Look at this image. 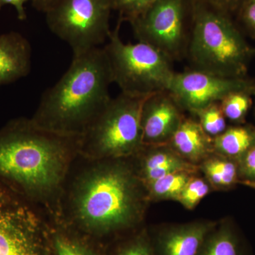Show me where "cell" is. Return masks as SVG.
Listing matches in <instances>:
<instances>
[{
	"label": "cell",
	"instance_id": "cell-8",
	"mask_svg": "<svg viewBox=\"0 0 255 255\" xmlns=\"http://www.w3.org/2000/svg\"><path fill=\"white\" fill-rule=\"evenodd\" d=\"M0 255H55L50 228L29 201L1 182Z\"/></svg>",
	"mask_w": 255,
	"mask_h": 255
},
{
	"label": "cell",
	"instance_id": "cell-26",
	"mask_svg": "<svg viewBox=\"0 0 255 255\" xmlns=\"http://www.w3.org/2000/svg\"><path fill=\"white\" fill-rule=\"evenodd\" d=\"M115 255H155L150 242L138 236L121 248Z\"/></svg>",
	"mask_w": 255,
	"mask_h": 255
},
{
	"label": "cell",
	"instance_id": "cell-16",
	"mask_svg": "<svg viewBox=\"0 0 255 255\" xmlns=\"http://www.w3.org/2000/svg\"><path fill=\"white\" fill-rule=\"evenodd\" d=\"M55 221V227L50 228L55 255H98L63 220L57 218Z\"/></svg>",
	"mask_w": 255,
	"mask_h": 255
},
{
	"label": "cell",
	"instance_id": "cell-5",
	"mask_svg": "<svg viewBox=\"0 0 255 255\" xmlns=\"http://www.w3.org/2000/svg\"><path fill=\"white\" fill-rule=\"evenodd\" d=\"M145 98L121 93L111 99L82 134L79 155L90 161L122 159L141 150Z\"/></svg>",
	"mask_w": 255,
	"mask_h": 255
},
{
	"label": "cell",
	"instance_id": "cell-23",
	"mask_svg": "<svg viewBox=\"0 0 255 255\" xmlns=\"http://www.w3.org/2000/svg\"><path fill=\"white\" fill-rule=\"evenodd\" d=\"M209 191V186L202 179H189L178 200L188 209H191L207 195Z\"/></svg>",
	"mask_w": 255,
	"mask_h": 255
},
{
	"label": "cell",
	"instance_id": "cell-3",
	"mask_svg": "<svg viewBox=\"0 0 255 255\" xmlns=\"http://www.w3.org/2000/svg\"><path fill=\"white\" fill-rule=\"evenodd\" d=\"M112 83L103 48L73 55L63 76L42 95L31 119L49 131L82 135L112 99Z\"/></svg>",
	"mask_w": 255,
	"mask_h": 255
},
{
	"label": "cell",
	"instance_id": "cell-9",
	"mask_svg": "<svg viewBox=\"0 0 255 255\" xmlns=\"http://www.w3.org/2000/svg\"><path fill=\"white\" fill-rule=\"evenodd\" d=\"M194 0H157L130 22L137 41L147 43L169 60L187 54Z\"/></svg>",
	"mask_w": 255,
	"mask_h": 255
},
{
	"label": "cell",
	"instance_id": "cell-15",
	"mask_svg": "<svg viewBox=\"0 0 255 255\" xmlns=\"http://www.w3.org/2000/svg\"><path fill=\"white\" fill-rule=\"evenodd\" d=\"M255 143V128L238 126L215 137L214 147L222 155L237 161Z\"/></svg>",
	"mask_w": 255,
	"mask_h": 255
},
{
	"label": "cell",
	"instance_id": "cell-4",
	"mask_svg": "<svg viewBox=\"0 0 255 255\" xmlns=\"http://www.w3.org/2000/svg\"><path fill=\"white\" fill-rule=\"evenodd\" d=\"M196 70L226 78H247L255 49L231 14L194 0L187 54Z\"/></svg>",
	"mask_w": 255,
	"mask_h": 255
},
{
	"label": "cell",
	"instance_id": "cell-21",
	"mask_svg": "<svg viewBox=\"0 0 255 255\" xmlns=\"http://www.w3.org/2000/svg\"><path fill=\"white\" fill-rule=\"evenodd\" d=\"M203 130L209 136L216 137L226 129V117L219 103L208 106L196 112Z\"/></svg>",
	"mask_w": 255,
	"mask_h": 255
},
{
	"label": "cell",
	"instance_id": "cell-28",
	"mask_svg": "<svg viewBox=\"0 0 255 255\" xmlns=\"http://www.w3.org/2000/svg\"><path fill=\"white\" fill-rule=\"evenodd\" d=\"M208 4L218 9L223 10L228 14L237 13L238 9L244 0H203Z\"/></svg>",
	"mask_w": 255,
	"mask_h": 255
},
{
	"label": "cell",
	"instance_id": "cell-31",
	"mask_svg": "<svg viewBox=\"0 0 255 255\" xmlns=\"http://www.w3.org/2000/svg\"><path fill=\"white\" fill-rule=\"evenodd\" d=\"M241 183L243 185L248 186V187L255 189V181H244V182H241Z\"/></svg>",
	"mask_w": 255,
	"mask_h": 255
},
{
	"label": "cell",
	"instance_id": "cell-22",
	"mask_svg": "<svg viewBox=\"0 0 255 255\" xmlns=\"http://www.w3.org/2000/svg\"><path fill=\"white\" fill-rule=\"evenodd\" d=\"M157 0H112L113 10L117 11L122 21H133L145 12Z\"/></svg>",
	"mask_w": 255,
	"mask_h": 255
},
{
	"label": "cell",
	"instance_id": "cell-32",
	"mask_svg": "<svg viewBox=\"0 0 255 255\" xmlns=\"http://www.w3.org/2000/svg\"><path fill=\"white\" fill-rule=\"evenodd\" d=\"M1 7H2V6H1V3H0V9H1Z\"/></svg>",
	"mask_w": 255,
	"mask_h": 255
},
{
	"label": "cell",
	"instance_id": "cell-10",
	"mask_svg": "<svg viewBox=\"0 0 255 255\" xmlns=\"http://www.w3.org/2000/svg\"><path fill=\"white\" fill-rule=\"evenodd\" d=\"M246 91L255 96V82L248 78H226L193 69L174 74L168 92L179 107L196 113L219 103L233 92Z\"/></svg>",
	"mask_w": 255,
	"mask_h": 255
},
{
	"label": "cell",
	"instance_id": "cell-14",
	"mask_svg": "<svg viewBox=\"0 0 255 255\" xmlns=\"http://www.w3.org/2000/svg\"><path fill=\"white\" fill-rule=\"evenodd\" d=\"M170 140L178 152L191 159L204 157L212 146L209 135L191 119H182Z\"/></svg>",
	"mask_w": 255,
	"mask_h": 255
},
{
	"label": "cell",
	"instance_id": "cell-20",
	"mask_svg": "<svg viewBox=\"0 0 255 255\" xmlns=\"http://www.w3.org/2000/svg\"><path fill=\"white\" fill-rule=\"evenodd\" d=\"M253 96L251 92L246 91L233 92L226 96L220 102L225 117L236 123L244 122L253 105Z\"/></svg>",
	"mask_w": 255,
	"mask_h": 255
},
{
	"label": "cell",
	"instance_id": "cell-25",
	"mask_svg": "<svg viewBox=\"0 0 255 255\" xmlns=\"http://www.w3.org/2000/svg\"><path fill=\"white\" fill-rule=\"evenodd\" d=\"M237 14L243 27L255 38V0H244L238 10Z\"/></svg>",
	"mask_w": 255,
	"mask_h": 255
},
{
	"label": "cell",
	"instance_id": "cell-6",
	"mask_svg": "<svg viewBox=\"0 0 255 255\" xmlns=\"http://www.w3.org/2000/svg\"><path fill=\"white\" fill-rule=\"evenodd\" d=\"M122 22L119 18L117 27L111 31L108 43L103 47L112 81L122 93L132 97H146L168 91L175 74L172 60L147 43H124L119 34Z\"/></svg>",
	"mask_w": 255,
	"mask_h": 255
},
{
	"label": "cell",
	"instance_id": "cell-29",
	"mask_svg": "<svg viewBox=\"0 0 255 255\" xmlns=\"http://www.w3.org/2000/svg\"><path fill=\"white\" fill-rule=\"evenodd\" d=\"M28 1H32V0H0V3H1V6L10 4L14 6L16 12H17L18 19L23 21L26 18V11H25L23 5Z\"/></svg>",
	"mask_w": 255,
	"mask_h": 255
},
{
	"label": "cell",
	"instance_id": "cell-12",
	"mask_svg": "<svg viewBox=\"0 0 255 255\" xmlns=\"http://www.w3.org/2000/svg\"><path fill=\"white\" fill-rule=\"evenodd\" d=\"M29 42L17 32L0 34V86L26 77L31 70Z\"/></svg>",
	"mask_w": 255,
	"mask_h": 255
},
{
	"label": "cell",
	"instance_id": "cell-1",
	"mask_svg": "<svg viewBox=\"0 0 255 255\" xmlns=\"http://www.w3.org/2000/svg\"><path fill=\"white\" fill-rule=\"evenodd\" d=\"M80 139L42 128L31 119L11 121L0 130V182L58 216Z\"/></svg>",
	"mask_w": 255,
	"mask_h": 255
},
{
	"label": "cell",
	"instance_id": "cell-13",
	"mask_svg": "<svg viewBox=\"0 0 255 255\" xmlns=\"http://www.w3.org/2000/svg\"><path fill=\"white\" fill-rule=\"evenodd\" d=\"M214 225L194 223L162 233L157 243V255H197Z\"/></svg>",
	"mask_w": 255,
	"mask_h": 255
},
{
	"label": "cell",
	"instance_id": "cell-30",
	"mask_svg": "<svg viewBox=\"0 0 255 255\" xmlns=\"http://www.w3.org/2000/svg\"><path fill=\"white\" fill-rule=\"evenodd\" d=\"M56 0H32V6L38 11L45 13Z\"/></svg>",
	"mask_w": 255,
	"mask_h": 255
},
{
	"label": "cell",
	"instance_id": "cell-27",
	"mask_svg": "<svg viewBox=\"0 0 255 255\" xmlns=\"http://www.w3.org/2000/svg\"><path fill=\"white\" fill-rule=\"evenodd\" d=\"M241 182L255 181V143L237 161Z\"/></svg>",
	"mask_w": 255,
	"mask_h": 255
},
{
	"label": "cell",
	"instance_id": "cell-17",
	"mask_svg": "<svg viewBox=\"0 0 255 255\" xmlns=\"http://www.w3.org/2000/svg\"><path fill=\"white\" fill-rule=\"evenodd\" d=\"M209 234L197 255H243L239 238L230 226H223Z\"/></svg>",
	"mask_w": 255,
	"mask_h": 255
},
{
	"label": "cell",
	"instance_id": "cell-7",
	"mask_svg": "<svg viewBox=\"0 0 255 255\" xmlns=\"http://www.w3.org/2000/svg\"><path fill=\"white\" fill-rule=\"evenodd\" d=\"M112 10V0H56L45 14L50 31L78 55L108 40Z\"/></svg>",
	"mask_w": 255,
	"mask_h": 255
},
{
	"label": "cell",
	"instance_id": "cell-2",
	"mask_svg": "<svg viewBox=\"0 0 255 255\" xmlns=\"http://www.w3.org/2000/svg\"><path fill=\"white\" fill-rule=\"evenodd\" d=\"M90 162L74 179L68 196L69 221H63L95 236L136 224L142 214V194L135 171L121 159Z\"/></svg>",
	"mask_w": 255,
	"mask_h": 255
},
{
	"label": "cell",
	"instance_id": "cell-19",
	"mask_svg": "<svg viewBox=\"0 0 255 255\" xmlns=\"http://www.w3.org/2000/svg\"><path fill=\"white\" fill-rule=\"evenodd\" d=\"M189 179L187 172H178L157 179L147 184L146 187L155 197L178 200Z\"/></svg>",
	"mask_w": 255,
	"mask_h": 255
},
{
	"label": "cell",
	"instance_id": "cell-24",
	"mask_svg": "<svg viewBox=\"0 0 255 255\" xmlns=\"http://www.w3.org/2000/svg\"><path fill=\"white\" fill-rule=\"evenodd\" d=\"M191 168V165L182 159H179L176 162H172L163 167L139 172V175L137 176L140 179V182H143L145 185H147L164 176L178 172H186Z\"/></svg>",
	"mask_w": 255,
	"mask_h": 255
},
{
	"label": "cell",
	"instance_id": "cell-11",
	"mask_svg": "<svg viewBox=\"0 0 255 255\" xmlns=\"http://www.w3.org/2000/svg\"><path fill=\"white\" fill-rule=\"evenodd\" d=\"M179 107L168 91L157 92L145 97L140 113L144 145L170 140L182 121Z\"/></svg>",
	"mask_w": 255,
	"mask_h": 255
},
{
	"label": "cell",
	"instance_id": "cell-18",
	"mask_svg": "<svg viewBox=\"0 0 255 255\" xmlns=\"http://www.w3.org/2000/svg\"><path fill=\"white\" fill-rule=\"evenodd\" d=\"M204 171L210 180L220 187H229L240 182L236 161L212 159L206 162Z\"/></svg>",
	"mask_w": 255,
	"mask_h": 255
}]
</instances>
